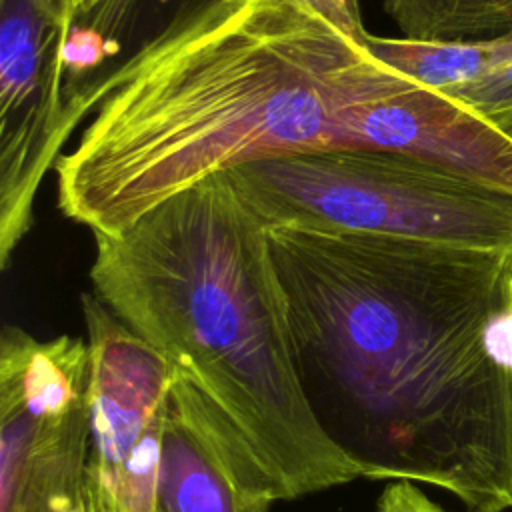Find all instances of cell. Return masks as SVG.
<instances>
[{
    "label": "cell",
    "mask_w": 512,
    "mask_h": 512,
    "mask_svg": "<svg viewBox=\"0 0 512 512\" xmlns=\"http://www.w3.org/2000/svg\"><path fill=\"white\" fill-rule=\"evenodd\" d=\"M326 436L370 480L512 510V250L270 228Z\"/></svg>",
    "instance_id": "cell-1"
},
{
    "label": "cell",
    "mask_w": 512,
    "mask_h": 512,
    "mask_svg": "<svg viewBox=\"0 0 512 512\" xmlns=\"http://www.w3.org/2000/svg\"><path fill=\"white\" fill-rule=\"evenodd\" d=\"M364 26L322 0H212L68 100L78 144L60 212L118 234L172 194L246 162L346 148L340 110Z\"/></svg>",
    "instance_id": "cell-2"
},
{
    "label": "cell",
    "mask_w": 512,
    "mask_h": 512,
    "mask_svg": "<svg viewBox=\"0 0 512 512\" xmlns=\"http://www.w3.org/2000/svg\"><path fill=\"white\" fill-rule=\"evenodd\" d=\"M94 238V294L234 422L284 500L362 478L308 404L270 228L226 172Z\"/></svg>",
    "instance_id": "cell-3"
},
{
    "label": "cell",
    "mask_w": 512,
    "mask_h": 512,
    "mask_svg": "<svg viewBox=\"0 0 512 512\" xmlns=\"http://www.w3.org/2000/svg\"><path fill=\"white\" fill-rule=\"evenodd\" d=\"M268 228L512 250V194L378 148L294 152L226 170Z\"/></svg>",
    "instance_id": "cell-4"
},
{
    "label": "cell",
    "mask_w": 512,
    "mask_h": 512,
    "mask_svg": "<svg viewBox=\"0 0 512 512\" xmlns=\"http://www.w3.org/2000/svg\"><path fill=\"white\" fill-rule=\"evenodd\" d=\"M88 388V342L2 330L0 512H86Z\"/></svg>",
    "instance_id": "cell-5"
},
{
    "label": "cell",
    "mask_w": 512,
    "mask_h": 512,
    "mask_svg": "<svg viewBox=\"0 0 512 512\" xmlns=\"http://www.w3.org/2000/svg\"><path fill=\"white\" fill-rule=\"evenodd\" d=\"M90 350L86 512H158L174 368L96 294H82Z\"/></svg>",
    "instance_id": "cell-6"
},
{
    "label": "cell",
    "mask_w": 512,
    "mask_h": 512,
    "mask_svg": "<svg viewBox=\"0 0 512 512\" xmlns=\"http://www.w3.org/2000/svg\"><path fill=\"white\" fill-rule=\"evenodd\" d=\"M58 0H0V266L32 224L46 172L72 136Z\"/></svg>",
    "instance_id": "cell-7"
},
{
    "label": "cell",
    "mask_w": 512,
    "mask_h": 512,
    "mask_svg": "<svg viewBox=\"0 0 512 512\" xmlns=\"http://www.w3.org/2000/svg\"><path fill=\"white\" fill-rule=\"evenodd\" d=\"M340 110L346 148L400 152L512 194V140L488 118L366 52L348 72Z\"/></svg>",
    "instance_id": "cell-8"
},
{
    "label": "cell",
    "mask_w": 512,
    "mask_h": 512,
    "mask_svg": "<svg viewBox=\"0 0 512 512\" xmlns=\"http://www.w3.org/2000/svg\"><path fill=\"white\" fill-rule=\"evenodd\" d=\"M284 492L246 436L174 370L158 466V512H270Z\"/></svg>",
    "instance_id": "cell-9"
},
{
    "label": "cell",
    "mask_w": 512,
    "mask_h": 512,
    "mask_svg": "<svg viewBox=\"0 0 512 512\" xmlns=\"http://www.w3.org/2000/svg\"><path fill=\"white\" fill-rule=\"evenodd\" d=\"M208 2L212 0H96L62 38L66 98L96 84L130 54Z\"/></svg>",
    "instance_id": "cell-10"
},
{
    "label": "cell",
    "mask_w": 512,
    "mask_h": 512,
    "mask_svg": "<svg viewBox=\"0 0 512 512\" xmlns=\"http://www.w3.org/2000/svg\"><path fill=\"white\" fill-rule=\"evenodd\" d=\"M364 44L376 60L442 94L512 60V34L478 40H412L364 32Z\"/></svg>",
    "instance_id": "cell-11"
},
{
    "label": "cell",
    "mask_w": 512,
    "mask_h": 512,
    "mask_svg": "<svg viewBox=\"0 0 512 512\" xmlns=\"http://www.w3.org/2000/svg\"><path fill=\"white\" fill-rule=\"evenodd\" d=\"M402 38L478 40L512 34V0H382Z\"/></svg>",
    "instance_id": "cell-12"
},
{
    "label": "cell",
    "mask_w": 512,
    "mask_h": 512,
    "mask_svg": "<svg viewBox=\"0 0 512 512\" xmlns=\"http://www.w3.org/2000/svg\"><path fill=\"white\" fill-rule=\"evenodd\" d=\"M444 96L456 100L458 104L474 110L484 118L494 112L512 108V60L474 82L444 92Z\"/></svg>",
    "instance_id": "cell-13"
},
{
    "label": "cell",
    "mask_w": 512,
    "mask_h": 512,
    "mask_svg": "<svg viewBox=\"0 0 512 512\" xmlns=\"http://www.w3.org/2000/svg\"><path fill=\"white\" fill-rule=\"evenodd\" d=\"M376 512H446L414 482L396 480L378 498Z\"/></svg>",
    "instance_id": "cell-14"
},
{
    "label": "cell",
    "mask_w": 512,
    "mask_h": 512,
    "mask_svg": "<svg viewBox=\"0 0 512 512\" xmlns=\"http://www.w3.org/2000/svg\"><path fill=\"white\" fill-rule=\"evenodd\" d=\"M96 0H58V10H60V20H62V28L64 34L68 32V28L94 4ZM64 38V36H62Z\"/></svg>",
    "instance_id": "cell-15"
},
{
    "label": "cell",
    "mask_w": 512,
    "mask_h": 512,
    "mask_svg": "<svg viewBox=\"0 0 512 512\" xmlns=\"http://www.w3.org/2000/svg\"><path fill=\"white\" fill-rule=\"evenodd\" d=\"M502 134H506L510 140H512V108H506V110H500V112H494L490 116H486Z\"/></svg>",
    "instance_id": "cell-16"
},
{
    "label": "cell",
    "mask_w": 512,
    "mask_h": 512,
    "mask_svg": "<svg viewBox=\"0 0 512 512\" xmlns=\"http://www.w3.org/2000/svg\"><path fill=\"white\" fill-rule=\"evenodd\" d=\"M322 2H326V4H330V6H334V8L342 10V12H346V14H350V16H358V18H360L358 0H322Z\"/></svg>",
    "instance_id": "cell-17"
}]
</instances>
